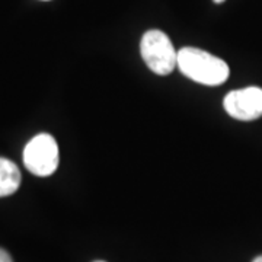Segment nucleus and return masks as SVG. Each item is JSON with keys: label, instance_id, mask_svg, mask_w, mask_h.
<instances>
[{"label": "nucleus", "instance_id": "obj_2", "mask_svg": "<svg viewBox=\"0 0 262 262\" xmlns=\"http://www.w3.org/2000/svg\"><path fill=\"white\" fill-rule=\"evenodd\" d=\"M141 57L153 73L169 75L178 66V53L170 38L159 29L147 31L140 42Z\"/></svg>", "mask_w": 262, "mask_h": 262}, {"label": "nucleus", "instance_id": "obj_3", "mask_svg": "<svg viewBox=\"0 0 262 262\" xmlns=\"http://www.w3.org/2000/svg\"><path fill=\"white\" fill-rule=\"evenodd\" d=\"M58 146L56 139L47 134H38L24 149V163L31 173L37 177H50L58 166Z\"/></svg>", "mask_w": 262, "mask_h": 262}, {"label": "nucleus", "instance_id": "obj_9", "mask_svg": "<svg viewBox=\"0 0 262 262\" xmlns=\"http://www.w3.org/2000/svg\"><path fill=\"white\" fill-rule=\"evenodd\" d=\"M95 262H103V261H95Z\"/></svg>", "mask_w": 262, "mask_h": 262}, {"label": "nucleus", "instance_id": "obj_4", "mask_svg": "<svg viewBox=\"0 0 262 262\" xmlns=\"http://www.w3.org/2000/svg\"><path fill=\"white\" fill-rule=\"evenodd\" d=\"M226 113L239 121H253L262 117V88L249 86L226 95Z\"/></svg>", "mask_w": 262, "mask_h": 262}, {"label": "nucleus", "instance_id": "obj_5", "mask_svg": "<svg viewBox=\"0 0 262 262\" xmlns=\"http://www.w3.org/2000/svg\"><path fill=\"white\" fill-rule=\"evenodd\" d=\"M20 170L6 158H0V196L15 194L20 185Z\"/></svg>", "mask_w": 262, "mask_h": 262}, {"label": "nucleus", "instance_id": "obj_7", "mask_svg": "<svg viewBox=\"0 0 262 262\" xmlns=\"http://www.w3.org/2000/svg\"><path fill=\"white\" fill-rule=\"evenodd\" d=\"M252 262H262V255L261 256H258V258H255Z\"/></svg>", "mask_w": 262, "mask_h": 262}, {"label": "nucleus", "instance_id": "obj_8", "mask_svg": "<svg viewBox=\"0 0 262 262\" xmlns=\"http://www.w3.org/2000/svg\"><path fill=\"white\" fill-rule=\"evenodd\" d=\"M223 2H226V0H214V3H217V5L219 3H223Z\"/></svg>", "mask_w": 262, "mask_h": 262}, {"label": "nucleus", "instance_id": "obj_1", "mask_svg": "<svg viewBox=\"0 0 262 262\" xmlns=\"http://www.w3.org/2000/svg\"><path fill=\"white\" fill-rule=\"evenodd\" d=\"M178 67L182 75L206 86H219L229 77V66L222 58L194 47L178 51Z\"/></svg>", "mask_w": 262, "mask_h": 262}, {"label": "nucleus", "instance_id": "obj_6", "mask_svg": "<svg viewBox=\"0 0 262 262\" xmlns=\"http://www.w3.org/2000/svg\"><path fill=\"white\" fill-rule=\"evenodd\" d=\"M0 262H13L12 261V256L5 249H2V248H0Z\"/></svg>", "mask_w": 262, "mask_h": 262}]
</instances>
